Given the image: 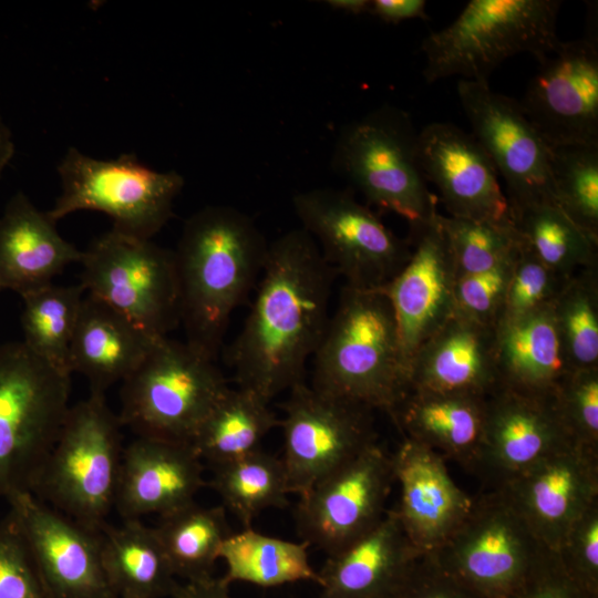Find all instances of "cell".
<instances>
[{
	"label": "cell",
	"instance_id": "e575fe53",
	"mask_svg": "<svg viewBox=\"0 0 598 598\" xmlns=\"http://www.w3.org/2000/svg\"><path fill=\"white\" fill-rule=\"evenodd\" d=\"M511 215L532 251L556 272L571 277L597 266L598 240L580 229L556 203L528 205Z\"/></svg>",
	"mask_w": 598,
	"mask_h": 598
},
{
	"label": "cell",
	"instance_id": "9c48e42d",
	"mask_svg": "<svg viewBox=\"0 0 598 598\" xmlns=\"http://www.w3.org/2000/svg\"><path fill=\"white\" fill-rule=\"evenodd\" d=\"M61 194L49 217L58 223L79 210L107 215L112 229L151 240L173 216L184 178L175 171L150 168L134 154L96 159L70 147L58 165Z\"/></svg>",
	"mask_w": 598,
	"mask_h": 598
},
{
	"label": "cell",
	"instance_id": "7a4b0ae2",
	"mask_svg": "<svg viewBox=\"0 0 598 598\" xmlns=\"http://www.w3.org/2000/svg\"><path fill=\"white\" fill-rule=\"evenodd\" d=\"M269 243L254 219L225 205L185 221L174 250L185 342L216 360L233 312L256 288Z\"/></svg>",
	"mask_w": 598,
	"mask_h": 598
},
{
	"label": "cell",
	"instance_id": "e0dca14e",
	"mask_svg": "<svg viewBox=\"0 0 598 598\" xmlns=\"http://www.w3.org/2000/svg\"><path fill=\"white\" fill-rule=\"evenodd\" d=\"M7 502L51 598H117L104 574L101 532L32 493L16 494Z\"/></svg>",
	"mask_w": 598,
	"mask_h": 598
},
{
	"label": "cell",
	"instance_id": "8d00e7d4",
	"mask_svg": "<svg viewBox=\"0 0 598 598\" xmlns=\"http://www.w3.org/2000/svg\"><path fill=\"white\" fill-rule=\"evenodd\" d=\"M553 313L570 371L598 368V269H581L564 285Z\"/></svg>",
	"mask_w": 598,
	"mask_h": 598
},
{
	"label": "cell",
	"instance_id": "44dd1931",
	"mask_svg": "<svg viewBox=\"0 0 598 598\" xmlns=\"http://www.w3.org/2000/svg\"><path fill=\"white\" fill-rule=\"evenodd\" d=\"M497 488L556 553L573 525L598 502V454L565 446Z\"/></svg>",
	"mask_w": 598,
	"mask_h": 598
},
{
	"label": "cell",
	"instance_id": "836d02e7",
	"mask_svg": "<svg viewBox=\"0 0 598 598\" xmlns=\"http://www.w3.org/2000/svg\"><path fill=\"white\" fill-rule=\"evenodd\" d=\"M210 468V487L244 528L265 509L287 506L290 492L282 460L261 447Z\"/></svg>",
	"mask_w": 598,
	"mask_h": 598
},
{
	"label": "cell",
	"instance_id": "681fc988",
	"mask_svg": "<svg viewBox=\"0 0 598 598\" xmlns=\"http://www.w3.org/2000/svg\"><path fill=\"white\" fill-rule=\"evenodd\" d=\"M14 154V143L12 140L11 132L0 118V177L13 157Z\"/></svg>",
	"mask_w": 598,
	"mask_h": 598
},
{
	"label": "cell",
	"instance_id": "7c38bea8",
	"mask_svg": "<svg viewBox=\"0 0 598 598\" xmlns=\"http://www.w3.org/2000/svg\"><path fill=\"white\" fill-rule=\"evenodd\" d=\"M293 210L323 259L346 285L373 290L386 285L406 264L410 243L395 236L351 192L330 187L300 192Z\"/></svg>",
	"mask_w": 598,
	"mask_h": 598
},
{
	"label": "cell",
	"instance_id": "d4e9b609",
	"mask_svg": "<svg viewBox=\"0 0 598 598\" xmlns=\"http://www.w3.org/2000/svg\"><path fill=\"white\" fill-rule=\"evenodd\" d=\"M47 212L18 192L0 216V291L21 297L52 283L83 251L66 241Z\"/></svg>",
	"mask_w": 598,
	"mask_h": 598
},
{
	"label": "cell",
	"instance_id": "8fae6325",
	"mask_svg": "<svg viewBox=\"0 0 598 598\" xmlns=\"http://www.w3.org/2000/svg\"><path fill=\"white\" fill-rule=\"evenodd\" d=\"M549 550L501 488L474 498L457 530L430 555L488 598H508Z\"/></svg>",
	"mask_w": 598,
	"mask_h": 598
},
{
	"label": "cell",
	"instance_id": "74e56055",
	"mask_svg": "<svg viewBox=\"0 0 598 598\" xmlns=\"http://www.w3.org/2000/svg\"><path fill=\"white\" fill-rule=\"evenodd\" d=\"M549 148L556 204L580 229L598 240V144Z\"/></svg>",
	"mask_w": 598,
	"mask_h": 598
},
{
	"label": "cell",
	"instance_id": "bcb514c9",
	"mask_svg": "<svg viewBox=\"0 0 598 598\" xmlns=\"http://www.w3.org/2000/svg\"><path fill=\"white\" fill-rule=\"evenodd\" d=\"M508 598H598L577 582L549 551Z\"/></svg>",
	"mask_w": 598,
	"mask_h": 598
},
{
	"label": "cell",
	"instance_id": "52a82bcc",
	"mask_svg": "<svg viewBox=\"0 0 598 598\" xmlns=\"http://www.w3.org/2000/svg\"><path fill=\"white\" fill-rule=\"evenodd\" d=\"M70 374L0 344V497L32 493L70 409Z\"/></svg>",
	"mask_w": 598,
	"mask_h": 598
},
{
	"label": "cell",
	"instance_id": "4316f807",
	"mask_svg": "<svg viewBox=\"0 0 598 598\" xmlns=\"http://www.w3.org/2000/svg\"><path fill=\"white\" fill-rule=\"evenodd\" d=\"M486 398L410 390L390 415L405 439L425 445L476 474L484 437Z\"/></svg>",
	"mask_w": 598,
	"mask_h": 598
},
{
	"label": "cell",
	"instance_id": "6da1fadb",
	"mask_svg": "<svg viewBox=\"0 0 598 598\" xmlns=\"http://www.w3.org/2000/svg\"><path fill=\"white\" fill-rule=\"evenodd\" d=\"M336 276L302 228L269 244L254 302L227 351L238 388L270 402L305 382L330 318Z\"/></svg>",
	"mask_w": 598,
	"mask_h": 598
},
{
	"label": "cell",
	"instance_id": "30bf717a",
	"mask_svg": "<svg viewBox=\"0 0 598 598\" xmlns=\"http://www.w3.org/2000/svg\"><path fill=\"white\" fill-rule=\"evenodd\" d=\"M80 264L83 289L150 336L165 338L179 324L174 250L111 229Z\"/></svg>",
	"mask_w": 598,
	"mask_h": 598
},
{
	"label": "cell",
	"instance_id": "4dcf8cb0",
	"mask_svg": "<svg viewBox=\"0 0 598 598\" xmlns=\"http://www.w3.org/2000/svg\"><path fill=\"white\" fill-rule=\"evenodd\" d=\"M280 420L257 393L228 389L202 423L192 445L210 467L245 456L258 448Z\"/></svg>",
	"mask_w": 598,
	"mask_h": 598
},
{
	"label": "cell",
	"instance_id": "ba28073f",
	"mask_svg": "<svg viewBox=\"0 0 598 598\" xmlns=\"http://www.w3.org/2000/svg\"><path fill=\"white\" fill-rule=\"evenodd\" d=\"M228 389L214 360L165 337L122 382L117 415L137 436L192 444Z\"/></svg>",
	"mask_w": 598,
	"mask_h": 598
},
{
	"label": "cell",
	"instance_id": "ac0fdd59",
	"mask_svg": "<svg viewBox=\"0 0 598 598\" xmlns=\"http://www.w3.org/2000/svg\"><path fill=\"white\" fill-rule=\"evenodd\" d=\"M416 153L423 177L435 185L451 217L513 223L496 168L473 134L431 123L417 133Z\"/></svg>",
	"mask_w": 598,
	"mask_h": 598
},
{
	"label": "cell",
	"instance_id": "8992f818",
	"mask_svg": "<svg viewBox=\"0 0 598 598\" xmlns=\"http://www.w3.org/2000/svg\"><path fill=\"white\" fill-rule=\"evenodd\" d=\"M417 133L408 112L385 104L347 124L331 157L337 175L368 204L405 219L411 233L439 214L419 166Z\"/></svg>",
	"mask_w": 598,
	"mask_h": 598
},
{
	"label": "cell",
	"instance_id": "ee69618b",
	"mask_svg": "<svg viewBox=\"0 0 598 598\" xmlns=\"http://www.w3.org/2000/svg\"><path fill=\"white\" fill-rule=\"evenodd\" d=\"M556 554L570 577L598 595V502L573 525Z\"/></svg>",
	"mask_w": 598,
	"mask_h": 598
},
{
	"label": "cell",
	"instance_id": "5bb4252c",
	"mask_svg": "<svg viewBox=\"0 0 598 598\" xmlns=\"http://www.w3.org/2000/svg\"><path fill=\"white\" fill-rule=\"evenodd\" d=\"M393 483L392 454L375 442L300 496V538L327 556L343 549L382 519Z\"/></svg>",
	"mask_w": 598,
	"mask_h": 598
},
{
	"label": "cell",
	"instance_id": "9a60e30c",
	"mask_svg": "<svg viewBox=\"0 0 598 598\" xmlns=\"http://www.w3.org/2000/svg\"><path fill=\"white\" fill-rule=\"evenodd\" d=\"M587 33L560 41L538 61L519 105L549 147L598 144V35L596 12Z\"/></svg>",
	"mask_w": 598,
	"mask_h": 598
},
{
	"label": "cell",
	"instance_id": "603a6c76",
	"mask_svg": "<svg viewBox=\"0 0 598 598\" xmlns=\"http://www.w3.org/2000/svg\"><path fill=\"white\" fill-rule=\"evenodd\" d=\"M204 486L192 444L137 436L123 448L114 508L122 519L159 517L195 502Z\"/></svg>",
	"mask_w": 598,
	"mask_h": 598
},
{
	"label": "cell",
	"instance_id": "83f0119b",
	"mask_svg": "<svg viewBox=\"0 0 598 598\" xmlns=\"http://www.w3.org/2000/svg\"><path fill=\"white\" fill-rule=\"evenodd\" d=\"M159 339L87 293L70 346V372L84 375L91 392L104 394L114 383L123 382Z\"/></svg>",
	"mask_w": 598,
	"mask_h": 598
},
{
	"label": "cell",
	"instance_id": "1f68e13d",
	"mask_svg": "<svg viewBox=\"0 0 598 598\" xmlns=\"http://www.w3.org/2000/svg\"><path fill=\"white\" fill-rule=\"evenodd\" d=\"M223 505L193 502L158 517L154 526L176 578L196 581L213 576L224 542L233 534Z\"/></svg>",
	"mask_w": 598,
	"mask_h": 598
},
{
	"label": "cell",
	"instance_id": "f1b7e54d",
	"mask_svg": "<svg viewBox=\"0 0 598 598\" xmlns=\"http://www.w3.org/2000/svg\"><path fill=\"white\" fill-rule=\"evenodd\" d=\"M495 357L501 386L553 396L570 372L556 327L553 303L497 323Z\"/></svg>",
	"mask_w": 598,
	"mask_h": 598
},
{
	"label": "cell",
	"instance_id": "f907efd6",
	"mask_svg": "<svg viewBox=\"0 0 598 598\" xmlns=\"http://www.w3.org/2000/svg\"><path fill=\"white\" fill-rule=\"evenodd\" d=\"M334 10L351 14L370 13L371 0H329L326 2Z\"/></svg>",
	"mask_w": 598,
	"mask_h": 598
},
{
	"label": "cell",
	"instance_id": "d590c367",
	"mask_svg": "<svg viewBox=\"0 0 598 598\" xmlns=\"http://www.w3.org/2000/svg\"><path fill=\"white\" fill-rule=\"evenodd\" d=\"M84 289L53 283L22 296L21 328L24 346L55 369L71 375L69 353Z\"/></svg>",
	"mask_w": 598,
	"mask_h": 598
},
{
	"label": "cell",
	"instance_id": "7bdbcfd3",
	"mask_svg": "<svg viewBox=\"0 0 598 598\" xmlns=\"http://www.w3.org/2000/svg\"><path fill=\"white\" fill-rule=\"evenodd\" d=\"M518 255L519 251L492 269L457 276L454 289L456 311L494 327Z\"/></svg>",
	"mask_w": 598,
	"mask_h": 598
},
{
	"label": "cell",
	"instance_id": "4fadbf2b",
	"mask_svg": "<svg viewBox=\"0 0 598 598\" xmlns=\"http://www.w3.org/2000/svg\"><path fill=\"white\" fill-rule=\"evenodd\" d=\"M288 392L279 422L281 460L289 492L300 497L378 441L373 410L317 391L306 382Z\"/></svg>",
	"mask_w": 598,
	"mask_h": 598
},
{
	"label": "cell",
	"instance_id": "d6a6232c",
	"mask_svg": "<svg viewBox=\"0 0 598 598\" xmlns=\"http://www.w3.org/2000/svg\"><path fill=\"white\" fill-rule=\"evenodd\" d=\"M309 547L306 542L267 536L251 527L233 532L219 551V559L226 564L221 579L228 585L244 581L260 587L297 581L319 585V574L309 560Z\"/></svg>",
	"mask_w": 598,
	"mask_h": 598
},
{
	"label": "cell",
	"instance_id": "f35d334b",
	"mask_svg": "<svg viewBox=\"0 0 598 598\" xmlns=\"http://www.w3.org/2000/svg\"><path fill=\"white\" fill-rule=\"evenodd\" d=\"M457 276L492 269L515 256L523 237L514 223L481 221L439 214Z\"/></svg>",
	"mask_w": 598,
	"mask_h": 598
},
{
	"label": "cell",
	"instance_id": "5b68a950",
	"mask_svg": "<svg viewBox=\"0 0 598 598\" xmlns=\"http://www.w3.org/2000/svg\"><path fill=\"white\" fill-rule=\"evenodd\" d=\"M121 421L103 393L70 406L32 494L101 532L114 507L123 445Z\"/></svg>",
	"mask_w": 598,
	"mask_h": 598
},
{
	"label": "cell",
	"instance_id": "2e32d148",
	"mask_svg": "<svg viewBox=\"0 0 598 598\" xmlns=\"http://www.w3.org/2000/svg\"><path fill=\"white\" fill-rule=\"evenodd\" d=\"M457 95L473 136L505 181L511 212L555 200L550 148L519 102L491 90L487 82L460 80Z\"/></svg>",
	"mask_w": 598,
	"mask_h": 598
},
{
	"label": "cell",
	"instance_id": "d6986e66",
	"mask_svg": "<svg viewBox=\"0 0 598 598\" xmlns=\"http://www.w3.org/2000/svg\"><path fill=\"white\" fill-rule=\"evenodd\" d=\"M414 248L403 268L383 287L396 321L402 353L410 363L419 348L456 311L457 271L439 214L412 231Z\"/></svg>",
	"mask_w": 598,
	"mask_h": 598
},
{
	"label": "cell",
	"instance_id": "60d3db41",
	"mask_svg": "<svg viewBox=\"0 0 598 598\" xmlns=\"http://www.w3.org/2000/svg\"><path fill=\"white\" fill-rule=\"evenodd\" d=\"M554 403L574 443L598 454V368L567 373L554 393Z\"/></svg>",
	"mask_w": 598,
	"mask_h": 598
},
{
	"label": "cell",
	"instance_id": "277c9868",
	"mask_svg": "<svg viewBox=\"0 0 598 598\" xmlns=\"http://www.w3.org/2000/svg\"><path fill=\"white\" fill-rule=\"evenodd\" d=\"M558 0H472L444 29L422 42L423 76L432 83L450 76L487 82L505 60L551 52L557 37Z\"/></svg>",
	"mask_w": 598,
	"mask_h": 598
},
{
	"label": "cell",
	"instance_id": "484cf974",
	"mask_svg": "<svg viewBox=\"0 0 598 598\" xmlns=\"http://www.w3.org/2000/svg\"><path fill=\"white\" fill-rule=\"evenodd\" d=\"M420 556L393 508L365 535L327 556L318 598H378L398 590Z\"/></svg>",
	"mask_w": 598,
	"mask_h": 598
},
{
	"label": "cell",
	"instance_id": "ab89813d",
	"mask_svg": "<svg viewBox=\"0 0 598 598\" xmlns=\"http://www.w3.org/2000/svg\"><path fill=\"white\" fill-rule=\"evenodd\" d=\"M569 278L546 266L523 238L495 326L551 305Z\"/></svg>",
	"mask_w": 598,
	"mask_h": 598
},
{
	"label": "cell",
	"instance_id": "ffe728a7",
	"mask_svg": "<svg viewBox=\"0 0 598 598\" xmlns=\"http://www.w3.org/2000/svg\"><path fill=\"white\" fill-rule=\"evenodd\" d=\"M576 445L553 396L498 386L486 398L484 437L477 475L501 487L554 452Z\"/></svg>",
	"mask_w": 598,
	"mask_h": 598
},
{
	"label": "cell",
	"instance_id": "f6af8a7d",
	"mask_svg": "<svg viewBox=\"0 0 598 598\" xmlns=\"http://www.w3.org/2000/svg\"><path fill=\"white\" fill-rule=\"evenodd\" d=\"M399 594L400 598H488L441 567L430 554L413 561Z\"/></svg>",
	"mask_w": 598,
	"mask_h": 598
},
{
	"label": "cell",
	"instance_id": "7dc6e473",
	"mask_svg": "<svg viewBox=\"0 0 598 598\" xmlns=\"http://www.w3.org/2000/svg\"><path fill=\"white\" fill-rule=\"evenodd\" d=\"M424 0H371L370 13L386 23L426 19Z\"/></svg>",
	"mask_w": 598,
	"mask_h": 598
},
{
	"label": "cell",
	"instance_id": "b9f144b4",
	"mask_svg": "<svg viewBox=\"0 0 598 598\" xmlns=\"http://www.w3.org/2000/svg\"><path fill=\"white\" fill-rule=\"evenodd\" d=\"M0 598H51L10 511L0 522Z\"/></svg>",
	"mask_w": 598,
	"mask_h": 598
},
{
	"label": "cell",
	"instance_id": "f546056e",
	"mask_svg": "<svg viewBox=\"0 0 598 598\" xmlns=\"http://www.w3.org/2000/svg\"><path fill=\"white\" fill-rule=\"evenodd\" d=\"M102 564L117 598H169L177 580L154 527L141 519L106 524L101 530Z\"/></svg>",
	"mask_w": 598,
	"mask_h": 598
},
{
	"label": "cell",
	"instance_id": "816d5d0a",
	"mask_svg": "<svg viewBox=\"0 0 598 598\" xmlns=\"http://www.w3.org/2000/svg\"><path fill=\"white\" fill-rule=\"evenodd\" d=\"M400 589V588H399ZM399 589L389 594H385L383 596H380L378 598H400Z\"/></svg>",
	"mask_w": 598,
	"mask_h": 598
},
{
	"label": "cell",
	"instance_id": "cb8c5ba5",
	"mask_svg": "<svg viewBox=\"0 0 598 598\" xmlns=\"http://www.w3.org/2000/svg\"><path fill=\"white\" fill-rule=\"evenodd\" d=\"M410 390L487 396L499 385L494 327L455 313L416 351Z\"/></svg>",
	"mask_w": 598,
	"mask_h": 598
},
{
	"label": "cell",
	"instance_id": "3957f363",
	"mask_svg": "<svg viewBox=\"0 0 598 598\" xmlns=\"http://www.w3.org/2000/svg\"><path fill=\"white\" fill-rule=\"evenodd\" d=\"M311 386L391 414L410 391L390 301L378 289L344 285L311 358Z\"/></svg>",
	"mask_w": 598,
	"mask_h": 598
},
{
	"label": "cell",
	"instance_id": "7402d4cb",
	"mask_svg": "<svg viewBox=\"0 0 598 598\" xmlns=\"http://www.w3.org/2000/svg\"><path fill=\"white\" fill-rule=\"evenodd\" d=\"M392 461L400 486L393 511L416 551L434 553L462 525L474 498L454 482L444 457L425 445L404 437Z\"/></svg>",
	"mask_w": 598,
	"mask_h": 598
},
{
	"label": "cell",
	"instance_id": "c3c4849f",
	"mask_svg": "<svg viewBox=\"0 0 598 598\" xmlns=\"http://www.w3.org/2000/svg\"><path fill=\"white\" fill-rule=\"evenodd\" d=\"M169 598H234L229 585L214 576L196 581L179 582Z\"/></svg>",
	"mask_w": 598,
	"mask_h": 598
}]
</instances>
